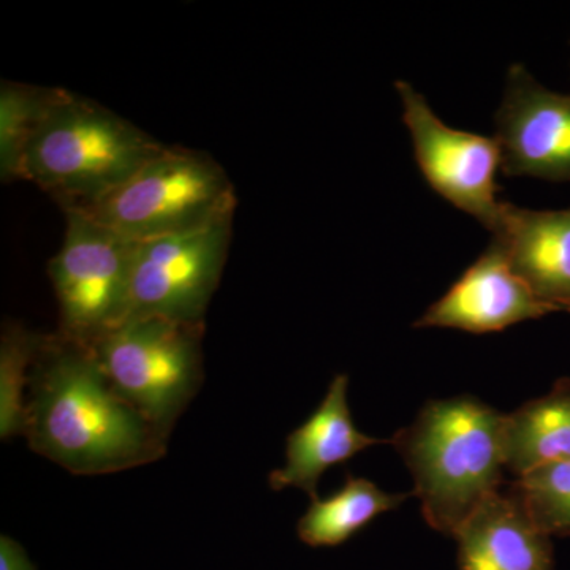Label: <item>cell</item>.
I'll use <instances>...</instances> for the list:
<instances>
[{"label": "cell", "mask_w": 570, "mask_h": 570, "mask_svg": "<svg viewBox=\"0 0 570 570\" xmlns=\"http://www.w3.org/2000/svg\"><path fill=\"white\" fill-rule=\"evenodd\" d=\"M395 88L423 178L449 204L471 214L493 234L504 206L497 198L502 163L497 138L445 126L409 82L396 81Z\"/></svg>", "instance_id": "8"}, {"label": "cell", "mask_w": 570, "mask_h": 570, "mask_svg": "<svg viewBox=\"0 0 570 570\" xmlns=\"http://www.w3.org/2000/svg\"><path fill=\"white\" fill-rule=\"evenodd\" d=\"M235 208L234 184L219 164L167 146L118 189L73 209L127 242L141 243L234 217Z\"/></svg>", "instance_id": "4"}, {"label": "cell", "mask_w": 570, "mask_h": 570, "mask_svg": "<svg viewBox=\"0 0 570 570\" xmlns=\"http://www.w3.org/2000/svg\"><path fill=\"white\" fill-rule=\"evenodd\" d=\"M509 490L540 531L550 538L570 535V460L534 469L517 478Z\"/></svg>", "instance_id": "18"}, {"label": "cell", "mask_w": 570, "mask_h": 570, "mask_svg": "<svg viewBox=\"0 0 570 570\" xmlns=\"http://www.w3.org/2000/svg\"><path fill=\"white\" fill-rule=\"evenodd\" d=\"M234 217L134 243L130 316L204 324L230 242Z\"/></svg>", "instance_id": "7"}, {"label": "cell", "mask_w": 570, "mask_h": 570, "mask_svg": "<svg viewBox=\"0 0 570 570\" xmlns=\"http://www.w3.org/2000/svg\"><path fill=\"white\" fill-rule=\"evenodd\" d=\"M493 239L540 299L562 311L570 305V209L534 212L504 202Z\"/></svg>", "instance_id": "13"}, {"label": "cell", "mask_w": 570, "mask_h": 570, "mask_svg": "<svg viewBox=\"0 0 570 570\" xmlns=\"http://www.w3.org/2000/svg\"><path fill=\"white\" fill-rule=\"evenodd\" d=\"M562 311L540 299L510 265L508 255L491 242L448 294L428 307L415 322L419 328H456L463 332H502L520 322Z\"/></svg>", "instance_id": "10"}, {"label": "cell", "mask_w": 570, "mask_h": 570, "mask_svg": "<svg viewBox=\"0 0 570 570\" xmlns=\"http://www.w3.org/2000/svg\"><path fill=\"white\" fill-rule=\"evenodd\" d=\"M564 311H569V313H570V305L566 306Z\"/></svg>", "instance_id": "20"}, {"label": "cell", "mask_w": 570, "mask_h": 570, "mask_svg": "<svg viewBox=\"0 0 570 570\" xmlns=\"http://www.w3.org/2000/svg\"><path fill=\"white\" fill-rule=\"evenodd\" d=\"M0 570H36L31 558L17 540L2 535L0 539Z\"/></svg>", "instance_id": "19"}, {"label": "cell", "mask_w": 570, "mask_h": 570, "mask_svg": "<svg viewBox=\"0 0 570 570\" xmlns=\"http://www.w3.org/2000/svg\"><path fill=\"white\" fill-rule=\"evenodd\" d=\"M29 448L75 475L154 463L168 436L118 392L91 346L43 336L26 395Z\"/></svg>", "instance_id": "1"}, {"label": "cell", "mask_w": 570, "mask_h": 570, "mask_svg": "<svg viewBox=\"0 0 570 570\" xmlns=\"http://www.w3.org/2000/svg\"><path fill=\"white\" fill-rule=\"evenodd\" d=\"M347 389L346 374L333 379L317 411L287 438L284 466L269 474L273 490H303L314 501L318 498V480L330 468L387 442L356 430L348 409Z\"/></svg>", "instance_id": "11"}, {"label": "cell", "mask_w": 570, "mask_h": 570, "mask_svg": "<svg viewBox=\"0 0 570 570\" xmlns=\"http://www.w3.org/2000/svg\"><path fill=\"white\" fill-rule=\"evenodd\" d=\"M505 415L472 396L430 401L390 439L411 469L414 497L433 530L455 538L501 490Z\"/></svg>", "instance_id": "2"}, {"label": "cell", "mask_w": 570, "mask_h": 570, "mask_svg": "<svg viewBox=\"0 0 570 570\" xmlns=\"http://www.w3.org/2000/svg\"><path fill=\"white\" fill-rule=\"evenodd\" d=\"M165 148L121 116L61 89L26 149L21 179L55 195L63 209L80 208L118 189Z\"/></svg>", "instance_id": "3"}, {"label": "cell", "mask_w": 570, "mask_h": 570, "mask_svg": "<svg viewBox=\"0 0 570 570\" xmlns=\"http://www.w3.org/2000/svg\"><path fill=\"white\" fill-rule=\"evenodd\" d=\"M202 330L204 324L130 316L91 346L112 387L167 436L204 377Z\"/></svg>", "instance_id": "5"}, {"label": "cell", "mask_w": 570, "mask_h": 570, "mask_svg": "<svg viewBox=\"0 0 570 570\" xmlns=\"http://www.w3.org/2000/svg\"><path fill=\"white\" fill-rule=\"evenodd\" d=\"M505 466L517 478L570 460V381L561 379L549 395L528 401L504 422Z\"/></svg>", "instance_id": "14"}, {"label": "cell", "mask_w": 570, "mask_h": 570, "mask_svg": "<svg viewBox=\"0 0 570 570\" xmlns=\"http://www.w3.org/2000/svg\"><path fill=\"white\" fill-rule=\"evenodd\" d=\"M66 214V236L50 262L59 335L92 346L129 317L134 243L80 209Z\"/></svg>", "instance_id": "6"}, {"label": "cell", "mask_w": 570, "mask_h": 570, "mask_svg": "<svg viewBox=\"0 0 570 570\" xmlns=\"http://www.w3.org/2000/svg\"><path fill=\"white\" fill-rule=\"evenodd\" d=\"M455 539L460 570H553L550 535L510 490L491 494Z\"/></svg>", "instance_id": "12"}, {"label": "cell", "mask_w": 570, "mask_h": 570, "mask_svg": "<svg viewBox=\"0 0 570 570\" xmlns=\"http://www.w3.org/2000/svg\"><path fill=\"white\" fill-rule=\"evenodd\" d=\"M61 89L32 88L3 81L0 89V175L21 178L22 159Z\"/></svg>", "instance_id": "16"}, {"label": "cell", "mask_w": 570, "mask_h": 570, "mask_svg": "<svg viewBox=\"0 0 570 570\" xmlns=\"http://www.w3.org/2000/svg\"><path fill=\"white\" fill-rule=\"evenodd\" d=\"M43 336L17 324L6 325L0 344V438L24 434L26 395Z\"/></svg>", "instance_id": "17"}, {"label": "cell", "mask_w": 570, "mask_h": 570, "mask_svg": "<svg viewBox=\"0 0 570 570\" xmlns=\"http://www.w3.org/2000/svg\"><path fill=\"white\" fill-rule=\"evenodd\" d=\"M412 493L392 494L363 478H348L343 489L326 499H314L298 521V538L311 547H336L366 524L403 504Z\"/></svg>", "instance_id": "15"}, {"label": "cell", "mask_w": 570, "mask_h": 570, "mask_svg": "<svg viewBox=\"0 0 570 570\" xmlns=\"http://www.w3.org/2000/svg\"><path fill=\"white\" fill-rule=\"evenodd\" d=\"M502 174L570 181V96L551 92L513 63L497 112Z\"/></svg>", "instance_id": "9"}]
</instances>
